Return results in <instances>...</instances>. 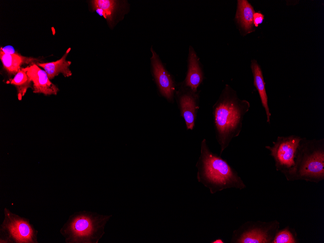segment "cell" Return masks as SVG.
Returning a JSON list of instances; mask_svg holds the SVG:
<instances>
[{"label": "cell", "instance_id": "cell-1", "mask_svg": "<svg viewBox=\"0 0 324 243\" xmlns=\"http://www.w3.org/2000/svg\"><path fill=\"white\" fill-rule=\"evenodd\" d=\"M250 103L240 99L236 91L226 84L212 107L216 139L220 146V155L232 140L239 136L245 114Z\"/></svg>", "mask_w": 324, "mask_h": 243}, {"label": "cell", "instance_id": "cell-2", "mask_svg": "<svg viewBox=\"0 0 324 243\" xmlns=\"http://www.w3.org/2000/svg\"><path fill=\"white\" fill-rule=\"evenodd\" d=\"M196 167L197 180L212 194L227 188L242 190L246 187L228 162L211 151L205 139L201 143L200 155Z\"/></svg>", "mask_w": 324, "mask_h": 243}, {"label": "cell", "instance_id": "cell-3", "mask_svg": "<svg viewBox=\"0 0 324 243\" xmlns=\"http://www.w3.org/2000/svg\"><path fill=\"white\" fill-rule=\"evenodd\" d=\"M112 216L88 211L75 212L60 229L66 243H98Z\"/></svg>", "mask_w": 324, "mask_h": 243}, {"label": "cell", "instance_id": "cell-4", "mask_svg": "<svg viewBox=\"0 0 324 243\" xmlns=\"http://www.w3.org/2000/svg\"><path fill=\"white\" fill-rule=\"evenodd\" d=\"M293 181L319 183L324 179V139L302 137L295 157Z\"/></svg>", "mask_w": 324, "mask_h": 243}, {"label": "cell", "instance_id": "cell-5", "mask_svg": "<svg viewBox=\"0 0 324 243\" xmlns=\"http://www.w3.org/2000/svg\"><path fill=\"white\" fill-rule=\"evenodd\" d=\"M4 219L0 226V243H38V231L30 220L4 209Z\"/></svg>", "mask_w": 324, "mask_h": 243}, {"label": "cell", "instance_id": "cell-6", "mask_svg": "<svg viewBox=\"0 0 324 243\" xmlns=\"http://www.w3.org/2000/svg\"><path fill=\"white\" fill-rule=\"evenodd\" d=\"M302 137L292 135L278 136L273 146H266L273 158L276 170L282 173L288 181H293L295 157Z\"/></svg>", "mask_w": 324, "mask_h": 243}, {"label": "cell", "instance_id": "cell-7", "mask_svg": "<svg viewBox=\"0 0 324 243\" xmlns=\"http://www.w3.org/2000/svg\"><path fill=\"white\" fill-rule=\"evenodd\" d=\"M279 228L277 220L247 222L233 231L231 243H272Z\"/></svg>", "mask_w": 324, "mask_h": 243}, {"label": "cell", "instance_id": "cell-8", "mask_svg": "<svg viewBox=\"0 0 324 243\" xmlns=\"http://www.w3.org/2000/svg\"><path fill=\"white\" fill-rule=\"evenodd\" d=\"M179 93L178 102L181 115L184 119L187 130L194 128L199 109V94L185 85Z\"/></svg>", "mask_w": 324, "mask_h": 243}, {"label": "cell", "instance_id": "cell-9", "mask_svg": "<svg viewBox=\"0 0 324 243\" xmlns=\"http://www.w3.org/2000/svg\"><path fill=\"white\" fill-rule=\"evenodd\" d=\"M33 84L34 93L43 94L45 95H56L58 88L49 79L46 72L39 67L36 63L30 64L22 68Z\"/></svg>", "mask_w": 324, "mask_h": 243}, {"label": "cell", "instance_id": "cell-10", "mask_svg": "<svg viewBox=\"0 0 324 243\" xmlns=\"http://www.w3.org/2000/svg\"><path fill=\"white\" fill-rule=\"evenodd\" d=\"M151 51L152 53L151 61L153 73L159 91L162 96L171 101L175 91L174 82L152 48Z\"/></svg>", "mask_w": 324, "mask_h": 243}, {"label": "cell", "instance_id": "cell-11", "mask_svg": "<svg viewBox=\"0 0 324 243\" xmlns=\"http://www.w3.org/2000/svg\"><path fill=\"white\" fill-rule=\"evenodd\" d=\"M204 78L203 71L194 49L190 46L188 56V71L184 84L193 91L197 92V89L202 83Z\"/></svg>", "mask_w": 324, "mask_h": 243}, {"label": "cell", "instance_id": "cell-12", "mask_svg": "<svg viewBox=\"0 0 324 243\" xmlns=\"http://www.w3.org/2000/svg\"><path fill=\"white\" fill-rule=\"evenodd\" d=\"M254 13L253 7L247 0H238L235 19L243 35L255 31L253 28Z\"/></svg>", "mask_w": 324, "mask_h": 243}, {"label": "cell", "instance_id": "cell-13", "mask_svg": "<svg viewBox=\"0 0 324 243\" xmlns=\"http://www.w3.org/2000/svg\"><path fill=\"white\" fill-rule=\"evenodd\" d=\"M0 59L3 68L10 74H16L23 64L39 63V59L22 56L18 53L6 54L0 50Z\"/></svg>", "mask_w": 324, "mask_h": 243}, {"label": "cell", "instance_id": "cell-14", "mask_svg": "<svg viewBox=\"0 0 324 243\" xmlns=\"http://www.w3.org/2000/svg\"><path fill=\"white\" fill-rule=\"evenodd\" d=\"M71 48H69L62 58L56 61L45 63H38L36 64L44 69L50 80L60 73H62L65 77H70L72 75V72L69 68L71 62L67 61L66 58Z\"/></svg>", "mask_w": 324, "mask_h": 243}, {"label": "cell", "instance_id": "cell-15", "mask_svg": "<svg viewBox=\"0 0 324 243\" xmlns=\"http://www.w3.org/2000/svg\"><path fill=\"white\" fill-rule=\"evenodd\" d=\"M251 68L253 75L254 85L257 89L267 116V122L270 123L271 113L268 104V97L265 87V82L261 69L257 62L253 60L251 61Z\"/></svg>", "mask_w": 324, "mask_h": 243}, {"label": "cell", "instance_id": "cell-16", "mask_svg": "<svg viewBox=\"0 0 324 243\" xmlns=\"http://www.w3.org/2000/svg\"><path fill=\"white\" fill-rule=\"evenodd\" d=\"M117 1L113 0H94L91 1L93 9L109 21H112L117 7Z\"/></svg>", "mask_w": 324, "mask_h": 243}, {"label": "cell", "instance_id": "cell-17", "mask_svg": "<svg viewBox=\"0 0 324 243\" xmlns=\"http://www.w3.org/2000/svg\"><path fill=\"white\" fill-rule=\"evenodd\" d=\"M10 83L16 87L17 98L20 100L25 95L28 89L32 87V82L22 67L11 81Z\"/></svg>", "mask_w": 324, "mask_h": 243}, {"label": "cell", "instance_id": "cell-18", "mask_svg": "<svg viewBox=\"0 0 324 243\" xmlns=\"http://www.w3.org/2000/svg\"><path fill=\"white\" fill-rule=\"evenodd\" d=\"M298 240L295 230L289 226H287L281 230H278L272 243H297Z\"/></svg>", "mask_w": 324, "mask_h": 243}, {"label": "cell", "instance_id": "cell-19", "mask_svg": "<svg viewBox=\"0 0 324 243\" xmlns=\"http://www.w3.org/2000/svg\"><path fill=\"white\" fill-rule=\"evenodd\" d=\"M264 15L259 12H255L253 16L254 25L257 27L261 24L264 20Z\"/></svg>", "mask_w": 324, "mask_h": 243}, {"label": "cell", "instance_id": "cell-20", "mask_svg": "<svg viewBox=\"0 0 324 243\" xmlns=\"http://www.w3.org/2000/svg\"><path fill=\"white\" fill-rule=\"evenodd\" d=\"M0 50L2 51L6 54H13L16 53L15 52L14 48L11 46H6L3 48L0 47Z\"/></svg>", "mask_w": 324, "mask_h": 243}, {"label": "cell", "instance_id": "cell-21", "mask_svg": "<svg viewBox=\"0 0 324 243\" xmlns=\"http://www.w3.org/2000/svg\"><path fill=\"white\" fill-rule=\"evenodd\" d=\"M213 243H223V242L221 240H219V241L216 240L215 242H213Z\"/></svg>", "mask_w": 324, "mask_h": 243}]
</instances>
